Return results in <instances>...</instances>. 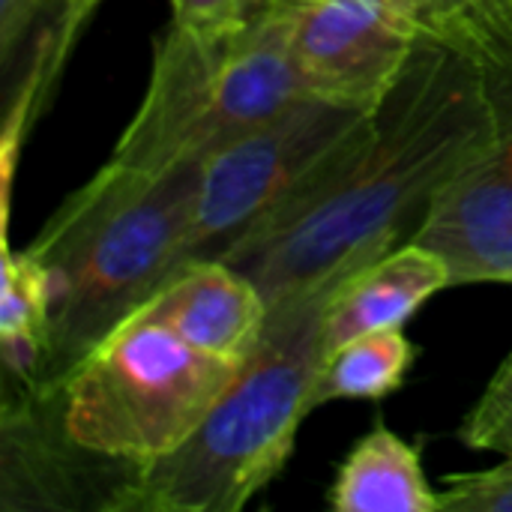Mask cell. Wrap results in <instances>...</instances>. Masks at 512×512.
<instances>
[{"label": "cell", "instance_id": "30bf717a", "mask_svg": "<svg viewBox=\"0 0 512 512\" xmlns=\"http://www.w3.org/2000/svg\"><path fill=\"white\" fill-rule=\"evenodd\" d=\"M444 288H453V282L438 252L414 240L384 252L333 288L324 312L327 354L363 333L405 327V321Z\"/></svg>", "mask_w": 512, "mask_h": 512}, {"label": "cell", "instance_id": "52a82bcc", "mask_svg": "<svg viewBox=\"0 0 512 512\" xmlns=\"http://www.w3.org/2000/svg\"><path fill=\"white\" fill-rule=\"evenodd\" d=\"M309 96L378 114L426 36L417 0H279Z\"/></svg>", "mask_w": 512, "mask_h": 512}, {"label": "cell", "instance_id": "9c48e42d", "mask_svg": "<svg viewBox=\"0 0 512 512\" xmlns=\"http://www.w3.org/2000/svg\"><path fill=\"white\" fill-rule=\"evenodd\" d=\"M192 348L243 363L261 342L270 303L258 285L222 258H192L141 309Z\"/></svg>", "mask_w": 512, "mask_h": 512}, {"label": "cell", "instance_id": "8fae6325", "mask_svg": "<svg viewBox=\"0 0 512 512\" xmlns=\"http://www.w3.org/2000/svg\"><path fill=\"white\" fill-rule=\"evenodd\" d=\"M327 504L336 512H441L420 450L402 441L381 420L345 456Z\"/></svg>", "mask_w": 512, "mask_h": 512}, {"label": "cell", "instance_id": "3957f363", "mask_svg": "<svg viewBox=\"0 0 512 512\" xmlns=\"http://www.w3.org/2000/svg\"><path fill=\"white\" fill-rule=\"evenodd\" d=\"M327 279L270 309L258 348L201 426L168 456L135 468L108 512H240L258 498L294 453L315 381L327 357Z\"/></svg>", "mask_w": 512, "mask_h": 512}, {"label": "cell", "instance_id": "9a60e30c", "mask_svg": "<svg viewBox=\"0 0 512 512\" xmlns=\"http://www.w3.org/2000/svg\"><path fill=\"white\" fill-rule=\"evenodd\" d=\"M441 512H512V462L444 477Z\"/></svg>", "mask_w": 512, "mask_h": 512}, {"label": "cell", "instance_id": "7a4b0ae2", "mask_svg": "<svg viewBox=\"0 0 512 512\" xmlns=\"http://www.w3.org/2000/svg\"><path fill=\"white\" fill-rule=\"evenodd\" d=\"M201 162L162 177L96 171L30 243L48 282V342L36 390L69 372L189 264Z\"/></svg>", "mask_w": 512, "mask_h": 512}, {"label": "cell", "instance_id": "6da1fadb", "mask_svg": "<svg viewBox=\"0 0 512 512\" xmlns=\"http://www.w3.org/2000/svg\"><path fill=\"white\" fill-rule=\"evenodd\" d=\"M504 132L486 69L462 48L423 36L375 129L303 192L222 255L270 309L396 249L435 195Z\"/></svg>", "mask_w": 512, "mask_h": 512}, {"label": "cell", "instance_id": "2e32d148", "mask_svg": "<svg viewBox=\"0 0 512 512\" xmlns=\"http://www.w3.org/2000/svg\"><path fill=\"white\" fill-rule=\"evenodd\" d=\"M279 0H171V21L198 33H231L264 21Z\"/></svg>", "mask_w": 512, "mask_h": 512}, {"label": "cell", "instance_id": "ac0fdd59", "mask_svg": "<svg viewBox=\"0 0 512 512\" xmlns=\"http://www.w3.org/2000/svg\"><path fill=\"white\" fill-rule=\"evenodd\" d=\"M102 0H60V21H57V51H54V78L60 66L66 63L69 48L75 45L81 27L90 21V15L99 9Z\"/></svg>", "mask_w": 512, "mask_h": 512}, {"label": "cell", "instance_id": "5b68a950", "mask_svg": "<svg viewBox=\"0 0 512 512\" xmlns=\"http://www.w3.org/2000/svg\"><path fill=\"white\" fill-rule=\"evenodd\" d=\"M240 366L192 348L171 327L138 312L63 381V429L99 456L153 462L201 426Z\"/></svg>", "mask_w": 512, "mask_h": 512}, {"label": "cell", "instance_id": "4fadbf2b", "mask_svg": "<svg viewBox=\"0 0 512 512\" xmlns=\"http://www.w3.org/2000/svg\"><path fill=\"white\" fill-rule=\"evenodd\" d=\"M414 363V345L402 327H384L363 333L336 351H330L321 363L312 405L321 408L327 402H378L396 393Z\"/></svg>", "mask_w": 512, "mask_h": 512}, {"label": "cell", "instance_id": "e0dca14e", "mask_svg": "<svg viewBox=\"0 0 512 512\" xmlns=\"http://www.w3.org/2000/svg\"><path fill=\"white\" fill-rule=\"evenodd\" d=\"M45 0H0V60L9 66Z\"/></svg>", "mask_w": 512, "mask_h": 512}, {"label": "cell", "instance_id": "277c9868", "mask_svg": "<svg viewBox=\"0 0 512 512\" xmlns=\"http://www.w3.org/2000/svg\"><path fill=\"white\" fill-rule=\"evenodd\" d=\"M300 96L309 93L279 6L231 33H198L171 21L156 36L147 93L105 165L132 177H162L204 162Z\"/></svg>", "mask_w": 512, "mask_h": 512}, {"label": "cell", "instance_id": "7c38bea8", "mask_svg": "<svg viewBox=\"0 0 512 512\" xmlns=\"http://www.w3.org/2000/svg\"><path fill=\"white\" fill-rule=\"evenodd\" d=\"M48 342V282L30 252H15L3 237L0 345L9 378L36 390Z\"/></svg>", "mask_w": 512, "mask_h": 512}, {"label": "cell", "instance_id": "5bb4252c", "mask_svg": "<svg viewBox=\"0 0 512 512\" xmlns=\"http://www.w3.org/2000/svg\"><path fill=\"white\" fill-rule=\"evenodd\" d=\"M459 438L468 450L498 453L512 462V351L465 417Z\"/></svg>", "mask_w": 512, "mask_h": 512}, {"label": "cell", "instance_id": "8992f818", "mask_svg": "<svg viewBox=\"0 0 512 512\" xmlns=\"http://www.w3.org/2000/svg\"><path fill=\"white\" fill-rule=\"evenodd\" d=\"M378 114L300 96L201 162L189 261L216 258L357 147Z\"/></svg>", "mask_w": 512, "mask_h": 512}, {"label": "cell", "instance_id": "d6986e66", "mask_svg": "<svg viewBox=\"0 0 512 512\" xmlns=\"http://www.w3.org/2000/svg\"><path fill=\"white\" fill-rule=\"evenodd\" d=\"M417 3H420V6L429 12V18H432V15H441V12H447V9H450L456 0H417Z\"/></svg>", "mask_w": 512, "mask_h": 512}, {"label": "cell", "instance_id": "ba28073f", "mask_svg": "<svg viewBox=\"0 0 512 512\" xmlns=\"http://www.w3.org/2000/svg\"><path fill=\"white\" fill-rule=\"evenodd\" d=\"M480 66L498 93L504 132L435 195L408 237L447 261L453 285L512 282V48Z\"/></svg>", "mask_w": 512, "mask_h": 512}]
</instances>
